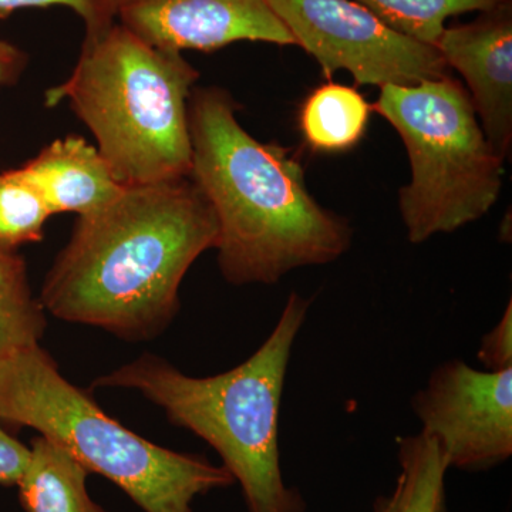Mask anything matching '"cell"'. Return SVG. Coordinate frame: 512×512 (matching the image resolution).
<instances>
[{
  "instance_id": "6da1fadb",
  "label": "cell",
  "mask_w": 512,
  "mask_h": 512,
  "mask_svg": "<svg viewBox=\"0 0 512 512\" xmlns=\"http://www.w3.org/2000/svg\"><path fill=\"white\" fill-rule=\"evenodd\" d=\"M217 238L214 210L190 177L124 187L79 215L40 303L66 322L127 340L153 338L177 315L185 274Z\"/></svg>"
},
{
  "instance_id": "7a4b0ae2",
  "label": "cell",
  "mask_w": 512,
  "mask_h": 512,
  "mask_svg": "<svg viewBox=\"0 0 512 512\" xmlns=\"http://www.w3.org/2000/svg\"><path fill=\"white\" fill-rule=\"evenodd\" d=\"M190 178L218 222V265L232 285H274L305 266L338 261L352 245L342 215L308 190L289 148L261 143L239 124L237 104L218 87L192 90L188 103Z\"/></svg>"
},
{
  "instance_id": "3957f363",
  "label": "cell",
  "mask_w": 512,
  "mask_h": 512,
  "mask_svg": "<svg viewBox=\"0 0 512 512\" xmlns=\"http://www.w3.org/2000/svg\"><path fill=\"white\" fill-rule=\"evenodd\" d=\"M311 303L292 292L261 348L221 375L187 376L161 357L144 355L93 386L137 390L175 426L207 441L241 485L249 512H305L302 494L282 474L279 414L293 345Z\"/></svg>"
},
{
  "instance_id": "277c9868",
  "label": "cell",
  "mask_w": 512,
  "mask_h": 512,
  "mask_svg": "<svg viewBox=\"0 0 512 512\" xmlns=\"http://www.w3.org/2000/svg\"><path fill=\"white\" fill-rule=\"evenodd\" d=\"M200 73L180 52L158 49L119 22L84 36L72 76L46 92L69 100L123 187L190 177L188 103Z\"/></svg>"
},
{
  "instance_id": "5b68a950",
  "label": "cell",
  "mask_w": 512,
  "mask_h": 512,
  "mask_svg": "<svg viewBox=\"0 0 512 512\" xmlns=\"http://www.w3.org/2000/svg\"><path fill=\"white\" fill-rule=\"evenodd\" d=\"M0 420L60 444L146 512H191L198 495L235 483L224 467L157 446L111 419L39 345L0 357Z\"/></svg>"
},
{
  "instance_id": "8992f818",
  "label": "cell",
  "mask_w": 512,
  "mask_h": 512,
  "mask_svg": "<svg viewBox=\"0 0 512 512\" xmlns=\"http://www.w3.org/2000/svg\"><path fill=\"white\" fill-rule=\"evenodd\" d=\"M373 111L396 128L412 165L400 190L407 238L421 244L483 218L503 187V164L478 123L470 94L453 77L380 87Z\"/></svg>"
},
{
  "instance_id": "52a82bcc",
  "label": "cell",
  "mask_w": 512,
  "mask_h": 512,
  "mask_svg": "<svg viewBox=\"0 0 512 512\" xmlns=\"http://www.w3.org/2000/svg\"><path fill=\"white\" fill-rule=\"evenodd\" d=\"M266 2L328 79L345 70L357 84L383 87L450 76L436 46L390 28L356 0Z\"/></svg>"
},
{
  "instance_id": "ba28073f",
  "label": "cell",
  "mask_w": 512,
  "mask_h": 512,
  "mask_svg": "<svg viewBox=\"0 0 512 512\" xmlns=\"http://www.w3.org/2000/svg\"><path fill=\"white\" fill-rule=\"evenodd\" d=\"M412 409L450 468L490 470L512 456V367L488 372L450 360L414 394Z\"/></svg>"
},
{
  "instance_id": "9c48e42d",
  "label": "cell",
  "mask_w": 512,
  "mask_h": 512,
  "mask_svg": "<svg viewBox=\"0 0 512 512\" xmlns=\"http://www.w3.org/2000/svg\"><path fill=\"white\" fill-rule=\"evenodd\" d=\"M116 19L171 52H214L237 42L296 46L266 0H117Z\"/></svg>"
},
{
  "instance_id": "30bf717a",
  "label": "cell",
  "mask_w": 512,
  "mask_h": 512,
  "mask_svg": "<svg viewBox=\"0 0 512 512\" xmlns=\"http://www.w3.org/2000/svg\"><path fill=\"white\" fill-rule=\"evenodd\" d=\"M434 46L466 79L485 137L505 161L512 146V0L473 22L446 26Z\"/></svg>"
},
{
  "instance_id": "8fae6325",
  "label": "cell",
  "mask_w": 512,
  "mask_h": 512,
  "mask_svg": "<svg viewBox=\"0 0 512 512\" xmlns=\"http://www.w3.org/2000/svg\"><path fill=\"white\" fill-rule=\"evenodd\" d=\"M22 168L52 215L97 211L123 191L97 147L82 137L59 138Z\"/></svg>"
},
{
  "instance_id": "7c38bea8",
  "label": "cell",
  "mask_w": 512,
  "mask_h": 512,
  "mask_svg": "<svg viewBox=\"0 0 512 512\" xmlns=\"http://www.w3.org/2000/svg\"><path fill=\"white\" fill-rule=\"evenodd\" d=\"M89 474L66 448L39 436L18 483L20 503L26 512H106L87 493Z\"/></svg>"
},
{
  "instance_id": "4fadbf2b",
  "label": "cell",
  "mask_w": 512,
  "mask_h": 512,
  "mask_svg": "<svg viewBox=\"0 0 512 512\" xmlns=\"http://www.w3.org/2000/svg\"><path fill=\"white\" fill-rule=\"evenodd\" d=\"M372 111V104L355 87L323 83L303 101L299 128L312 150L343 153L365 136Z\"/></svg>"
},
{
  "instance_id": "5bb4252c",
  "label": "cell",
  "mask_w": 512,
  "mask_h": 512,
  "mask_svg": "<svg viewBox=\"0 0 512 512\" xmlns=\"http://www.w3.org/2000/svg\"><path fill=\"white\" fill-rule=\"evenodd\" d=\"M400 473L392 493L377 498L375 512H444L448 467L439 441L420 431L399 439Z\"/></svg>"
},
{
  "instance_id": "9a60e30c",
  "label": "cell",
  "mask_w": 512,
  "mask_h": 512,
  "mask_svg": "<svg viewBox=\"0 0 512 512\" xmlns=\"http://www.w3.org/2000/svg\"><path fill=\"white\" fill-rule=\"evenodd\" d=\"M45 309L30 289L22 256L0 248V357L39 345Z\"/></svg>"
},
{
  "instance_id": "2e32d148",
  "label": "cell",
  "mask_w": 512,
  "mask_h": 512,
  "mask_svg": "<svg viewBox=\"0 0 512 512\" xmlns=\"http://www.w3.org/2000/svg\"><path fill=\"white\" fill-rule=\"evenodd\" d=\"M372 10L386 25L433 45L446 20L470 12H485L508 0H356Z\"/></svg>"
},
{
  "instance_id": "e0dca14e",
  "label": "cell",
  "mask_w": 512,
  "mask_h": 512,
  "mask_svg": "<svg viewBox=\"0 0 512 512\" xmlns=\"http://www.w3.org/2000/svg\"><path fill=\"white\" fill-rule=\"evenodd\" d=\"M52 217L45 198L22 168L0 173V248H16L43 238Z\"/></svg>"
},
{
  "instance_id": "ac0fdd59",
  "label": "cell",
  "mask_w": 512,
  "mask_h": 512,
  "mask_svg": "<svg viewBox=\"0 0 512 512\" xmlns=\"http://www.w3.org/2000/svg\"><path fill=\"white\" fill-rule=\"evenodd\" d=\"M64 6L83 20L86 35L92 36L109 29L117 22V0H0V19H6L20 9Z\"/></svg>"
},
{
  "instance_id": "d6986e66",
  "label": "cell",
  "mask_w": 512,
  "mask_h": 512,
  "mask_svg": "<svg viewBox=\"0 0 512 512\" xmlns=\"http://www.w3.org/2000/svg\"><path fill=\"white\" fill-rule=\"evenodd\" d=\"M478 362L488 372L512 367V305L508 302L503 316L490 332L485 333L477 352Z\"/></svg>"
},
{
  "instance_id": "ffe728a7",
  "label": "cell",
  "mask_w": 512,
  "mask_h": 512,
  "mask_svg": "<svg viewBox=\"0 0 512 512\" xmlns=\"http://www.w3.org/2000/svg\"><path fill=\"white\" fill-rule=\"evenodd\" d=\"M30 460V447L13 439L0 426V484L18 485Z\"/></svg>"
},
{
  "instance_id": "44dd1931",
  "label": "cell",
  "mask_w": 512,
  "mask_h": 512,
  "mask_svg": "<svg viewBox=\"0 0 512 512\" xmlns=\"http://www.w3.org/2000/svg\"><path fill=\"white\" fill-rule=\"evenodd\" d=\"M28 56L25 52L0 39V86H8L19 79L20 74L25 70Z\"/></svg>"
}]
</instances>
